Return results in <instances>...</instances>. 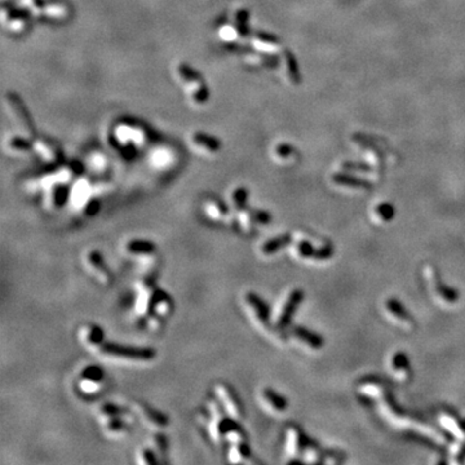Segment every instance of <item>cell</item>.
Masks as SVG:
<instances>
[{
	"label": "cell",
	"instance_id": "obj_10",
	"mask_svg": "<svg viewBox=\"0 0 465 465\" xmlns=\"http://www.w3.org/2000/svg\"><path fill=\"white\" fill-rule=\"evenodd\" d=\"M292 242V235L291 234H282L278 235V237L273 238L270 241H266L262 245L261 251L264 255L269 256V255H274L275 252L281 251L282 248L287 247L288 245H291Z\"/></svg>",
	"mask_w": 465,
	"mask_h": 465
},
{
	"label": "cell",
	"instance_id": "obj_28",
	"mask_svg": "<svg viewBox=\"0 0 465 465\" xmlns=\"http://www.w3.org/2000/svg\"><path fill=\"white\" fill-rule=\"evenodd\" d=\"M156 443V448H158V452H159L162 456H167V451H168V441H167V437H164L163 434H156L154 437Z\"/></svg>",
	"mask_w": 465,
	"mask_h": 465
},
{
	"label": "cell",
	"instance_id": "obj_31",
	"mask_svg": "<svg viewBox=\"0 0 465 465\" xmlns=\"http://www.w3.org/2000/svg\"><path fill=\"white\" fill-rule=\"evenodd\" d=\"M464 459H465V446L462 448V450H460V451H459L458 459H456V462H458V463H463V462H464Z\"/></svg>",
	"mask_w": 465,
	"mask_h": 465
},
{
	"label": "cell",
	"instance_id": "obj_8",
	"mask_svg": "<svg viewBox=\"0 0 465 465\" xmlns=\"http://www.w3.org/2000/svg\"><path fill=\"white\" fill-rule=\"evenodd\" d=\"M87 260H88V264L91 265V268L101 277L104 282H111V273H110L107 265L104 261V257H102L99 251L93 250V251L89 252L88 256H87Z\"/></svg>",
	"mask_w": 465,
	"mask_h": 465
},
{
	"label": "cell",
	"instance_id": "obj_29",
	"mask_svg": "<svg viewBox=\"0 0 465 465\" xmlns=\"http://www.w3.org/2000/svg\"><path fill=\"white\" fill-rule=\"evenodd\" d=\"M141 458H143V462L145 463V464H158V463H159V460H158L156 455L153 451H151V450H150V448H145V450H143V452H141Z\"/></svg>",
	"mask_w": 465,
	"mask_h": 465
},
{
	"label": "cell",
	"instance_id": "obj_1",
	"mask_svg": "<svg viewBox=\"0 0 465 465\" xmlns=\"http://www.w3.org/2000/svg\"><path fill=\"white\" fill-rule=\"evenodd\" d=\"M172 299L167 292L160 288H153L151 293L146 297L143 313L151 322H163L172 310Z\"/></svg>",
	"mask_w": 465,
	"mask_h": 465
},
{
	"label": "cell",
	"instance_id": "obj_25",
	"mask_svg": "<svg viewBox=\"0 0 465 465\" xmlns=\"http://www.w3.org/2000/svg\"><path fill=\"white\" fill-rule=\"evenodd\" d=\"M297 252H299L302 257L305 258L314 257V255H316V248L313 247L310 242L300 241L299 243H297Z\"/></svg>",
	"mask_w": 465,
	"mask_h": 465
},
{
	"label": "cell",
	"instance_id": "obj_9",
	"mask_svg": "<svg viewBox=\"0 0 465 465\" xmlns=\"http://www.w3.org/2000/svg\"><path fill=\"white\" fill-rule=\"evenodd\" d=\"M137 407H139V411L143 414V418L146 419L147 421H150L153 425H156V427H160V428H164L168 425V418H167V415L162 414L160 411L155 410L151 406L146 403H139L137 404Z\"/></svg>",
	"mask_w": 465,
	"mask_h": 465
},
{
	"label": "cell",
	"instance_id": "obj_13",
	"mask_svg": "<svg viewBox=\"0 0 465 465\" xmlns=\"http://www.w3.org/2000/svg\"><path fill=\"white\" fill-rule=\"evenodd\" d=\"M387 308L393 316H395L401 321H404V322H411V321H412V317H411L410 313L407 312L406 306H404L399 300L395 299V297L388 299Z\"/></svg>",
	"mask_w": 465,
	"mask_h": 465
},
{
	"label": "cell",
	"instance_id": "obj_12",
	"mask_svg": "<svg viewBox=\"0 0 465 465\" xmlns=\"http://www.w3.org/2000/svg\"><path fill=\"white\" fill-rule=\"evenodd\" d=\"M262 395H264L265 401L268 402V403L270 404L275 411H279V412H281V411L287 410V407H288V402H287V399H286L283 395H281L279 393H277L275 391L270 389V388L264 389Z\"/></svg>",
	"mask_w": 465,
	"mask_h": 465
},
{
	"label": "cell",
	"instance_id": "obj_17",
	"mask_svg": "<svg viewBox=\"0 0 465 465\" xmlns=\"http://www.w3.org/2000/svg\"><path fill=\"white\" fill-rule=\"evenodd\" d=\"M85 339L91 345H102V344L105 343V332H104V329L101 327L93 324V326H89V328L87 329Z\"/></svg>",
	"mask_w": 465,
	"mask_h": 465
},
{
	"label": "cell",
	"instance_id": "obj_4",
	"mask_svg": "<svg viewBox=\"0 0 465 465\" xmlns=\"http://www.w3.org/2000/svg\"><path fill=\"white\" fill-rule=\"evenodd\" d=\"M304 296H305V293H304V291L300 288L293 289V291L289 293L287 300H286L285 305H283L282 312H281V314H279L278 321H277V326H278V328L285 329L286 327L289 326L292 318H293V316H295L296 310H297V308L301 305L302 300H304Z\"/></svg>",
	"mask_w": 465,
	"mask_h": 465
},
{
	"label": "cell",
	"instance_id": "obj_21",
	"mask_svg": "<svg viewBox=\"0 0 465 465\" xmlns=\"http://www.w3.org/2000/svg\"><path fill=\"white\" fill-rule=\"evenodd\" d=\"M100 411H101L102 415L109 416V418L122 416V415H126V412H127V410L124 407H120V406H118V404H112V403L104 404Z\"/></svg>",
	"mask_w": 465,
	"mask_h": 465
},
{
	"label": "cell",
	"instance_id": "obj_27",
	"mask_svg": "<svg viewBox=\"0 0 465 465\" xmlns=\"http://www.w3.org/2000/svg\"><path fill=\"white\" fill-rule=\"evenodd\" d=\"M333 253H335L333 246L326 245V246H323L322 248H320V250H316L314 258H316V260H328V258L332 257Z\"/></svg>",
	"mask_w": 465,
	"mask_h": 465
},
{
	"label": "cell",
	"instance_id": "obj_30",
	"mask_svg": "<svg viewBox=\"0 0 465 465\" xmlns=\"http://www.w3.org/2000/svg\"><path fill=\"white\" fill-rule=\"evenodd\" d=\"M99 211H100V203H99V201H96V199H91L88 203L85 204L84 214L87 215V216H95V215H97Z\"/></svg>",
	"mask_w": 465,
	"mask_h": 465
},
{
	"label": "cell",
	"instance_id": "obj_11",
	"mask_svg": "<svg viewBox=\"0 0 465 465\" xmlns=\"http://www.w3.org/2000/svg\"><path fill=\"white\" fill-rule=\"evenodd\" d=\"M127 251L133 255H151L156 251V245L146 239H132L127 243Z\"/></svg>",
	"mask_w": 465,
	"mask_h": 465
},
{
	"label": "cell",
	"instance_id": "obj_19",
	"mask_svg": "<svg viewBox=\"0 0 465 465\" xmlns=\"http://www.w3.org/2000/svg\"><path fill=\"white\" fill-rule=\"evenodd\" d=\"M392 367L395 371H403L408 372L410 371V358L404 352H398L392 358Z\"/></svg>",
	"mask_w": 465,
	"mask_h": 465
},
{
	"label": "cell",
	"instance_id": "obj_15",
	"mask_svg": "<svg viewBox=\"0 0 465 465\" xmlns=\"http://www.w3.org/2000/svg\"><path fill=\"white\" fill-rule=\"evenodd\" d=\"M251 456V448L246 443L243 439L235 441L233 450H231V460L233 462H239L243 459H248Z\"/></svg>",
	"mask_w": 465,
	"mask_h": 465
},
{
	"label": "cell",
	"instance_id": "obj_5",
	"mask_svg": "<svg viewBox=\"0 0 465 465\" xmlns=\"http://www.w3.org/2000/svg\"><path fill=\"white\" fill-rule=\"evenodd\" d=\"M80 379H82V389L84 392H95L96 388L105 379V371L102 370L100 366L91 364V366L84 367L80 372Z\"/></svg>",
	"mask_w": 465,
	"mask_h": 465
},
{
	"label": "cell",
	"instance_id": "obj_23",
	"mask_svg": "<svg viewBox=\"0 0 465 465\" xmlns=\"http://www.w3.org/2000/svg\"><path fill=\"white\" fill-rule=\"evenodd\" d=\"M106 429L110 433H120V431L127 429V423L123 421L119 416H114V418H110V420L106 423Z\"/></svg>",
	"mask_w": 465,
	"mask_h": 465
},
{
	"label": "cell",
	"instance_id": "obj_6",
	"mask_svg": "<svg viewBox=\"0 0 465 465\" xmlns=\"http://www.w3.org/2000/svg\"><path fill=\"white\" fill-rule=\"evenodd\" d=\"M245 300L248 305L252 308L255 316L257 317V320L261 323H264V324H268L269 321H270V308H269L268 304L255 292L246 293Z\"/></svg>",
	"mask_w": 465,
	"mask_h": 465
},
{
	"label": "cell",
	"instance_id": "obj_2",
	"mask_svg": "<svg viewBox=\"0 0 465 465\" xmlns=\"http://www.w3.org/2000/svg\"><path fill=\"white\" fill-rule=\"evenodd\" d=\"M101 353L116 358H126L135 360H151L156 357V352L153 348L131 347L114 343H104L101 345Z\"/></svg>",
	"mask_w": 465,
	"mask_h": 465
},
{
	"label": "cell",
	"instance_id": "obj_3",
	"mask_svg": "<svg viewBox=\"0 0 465 465\" xmlns=\"http://www.w3.org/2000/svg\"><path fill=\"white\" fill-rule=\"evenodd\" d=\"M217 394L221 399V404L224 406L225 411L234 419L243 418V407L238 398L237 393L230 385L226 384H218L217 385Z\"/></svg>",
	"mask_w": 465,
	"mask_h": 465
},
{
	"label": "cell",
	"instance_id": "obj_32",
	"mask_svg": "<svg viewBox=\"0 0 465 465\" xmlns=\"http://www.w3.org/2000/svg\"><path fill=\"white\" fill-rule=\"evenodd\" d=\"M460 429L465 433V420H463L462 423H460Z\"/></svg>",
	"mask_w": 465,
	"mask_h": 465
},
{
	"label": "cell",
	"instance_id": "obj_18",
	"mask_svg": "<svg viewBox=\"0 0 465 465\" xmlns=\"http://www.w3.org/2000/svg\"><path fill=\"white\" fill-rule=\"evenodd\" d=\"M69 199V189L66 185H57L52 191V203L55 207H62Z\"/></svg>",
	"mask_w": 465,
	"mask_h": 465
},
{
	"label": "cell",
	"instance_id": "obj_16",
	"mask_svg": "<svg viewBox=\"0 0 465 465\" xmlns=\"http://www.w3.org/2000/svg\"><path fill=\"white\" fill-rule=\"evenodd\" d=\"M435 291L438 292V295L441 296L442 299L447 302H456L459 300V292L450 286L442 283L441 281H437Z\"/></svg>",
	"mask_w": 465,
	"mask_h": 465
},
{
	"label": "cell",
	"instance_id": "obj_20",
	"mask_svg": "<svg viewBox=\"0 0 465 465\" xmlns=\"http://www.w3.org/2000/svg\"><path fill=\"white\" fill-rule=\"evenodd\" d=\"M376 214L383 221H391L395 216V208L391 203H381L376 207Z\"/></svg>",
	"mask_w": 465,
	"mask_h": 465
},
{
	"label": "cell",
	"instance_id": "obj_22",
	"mask_svg": "<svg viewBox=\"0 0 465 465\" xmlns=\"http://www.w3.org/2000/svg\"><path fill=\"white\" fill-rule=\"evenodd\" d=\"M247 190L245 187H239L233 194V202L237 210L243 211L246 208V203H247Z\"/></svg>",
	"mask_w": 465,
	"mask_h": 465
},
{
	"label": "cell",
	"instance_id": "obj_26",
	"mask_svg": "<svg viewBox=\"0 0 465 465\" xmlns=\"http://www.w3.org/2000/svg\"><path fill=\"white\" fill-rule=\"evenodd\" d=\"M335 181L339 183H344V185H352L354 187H370V185L366 182V181H360L357 180V179H352L350 176H341V175H337L335 176Z\"/></svg>",
	"mask_w": 465,
	"mask_h": 465
},
{
	"label": "cell",
	"instance_id": "obj_14",
	"mask_svg": "<svg viewBox=\"0 0 465 465\" xmlns=\"http://www.w3.org/2000/svg\"><path fill=\"white\" fill-rule=\"evenodd\" d=\"M206 212L214 218H222L224 216L229 214V208L226 207V204L222 201L218 199H214V201L208 202L206 206Z\"/></svg>",
	"mask_w": 465,
	"mask_h": 465
},
{
	"label": "cell",
	"instance_id": "obj_7",
	"mask_svg": "<svg viewBox=\"0 0 465 465\" xmlns=\"http://www.w3.org/2000/svg\"><path fill=\"white\" fill-rule=\"evenodd\" d=\"M292 333L295 335L299 340H301L302 343L306 344L308 347L313 348V349H321L324 345V339L321 335L313 332L310 329L305 328L302 326H295L292 328Z\"/></svg>",
	"mask_w": 465,
	"mask_h": 465
},
{
	"label": "cell",
	"instance_id": "obj_24",
	"mask_svg": "<svg viewBox=\"0 0 465 465\" xmlns=\"http://www.w3.org/2000/svg\"><path fill=\"white\" fill-rule=\"evenodd\" d=\"M247 214H248V211H247ZM248 217H250V220L255 221V222H258V224H261V225H266L272 221V216H270V214L265 212V211H250Z\"/></svg>",
	"mask_w": 465,
	"mask_h": 465
}]
</instances>
